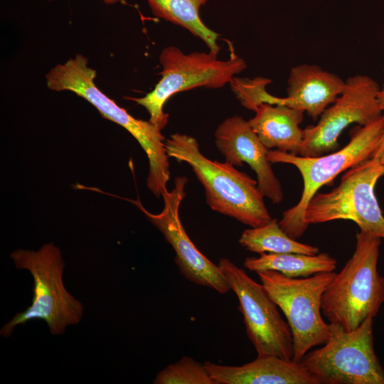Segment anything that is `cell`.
Segmentation results:
<instances>
[{
  "label": "cell",
  "instance_id": "6da1fadb",
  "mask_svg": "<svg viewBox=\"0 0 384 384\" xmlns=\"http://www.w3.org/2000/svg\"><path fill=\"white\" fill-rule=\"evenodd\" d=\"M165 145L169 157L192 168L213 210L250 228L262 226L272 219L257 181L226 161H213L205 156L194 137L175 133L166 139Z\"/></svg>",
  "mask_w": 384,
  "mask_h": 384
},
{
  "label": "cell",
  "instance_id": "7a4b0ae2",
  "mask_svg": "<svg viewBox=\"0 0 384 384\" xmlns=\"http://www.w3.org/2000/svg\"><path fill=\"white\" fill-rule=\"evenodd\" d=\"M96 71L87 65L81 54L57 65L46 75L47 86L55 91L70 90L85 98L100 113L127 129L145 151L149 163L146 186L157 198L167 188L170 179L165 137L149 121L138 119L104 94L95 83Z\"/></svg>",
  "mask_w": 384,
  "mask_h": 384
},
{
  "label": "cell",
  "instance_id": "3957f363",
  "mask_svg": "<svg viewBox=\"0 0 384 384\" xmlns=\"http://www.w3.org/2000/svg\"><path fill=\"white\" fill-rule=\"evenodd\" d=\"M356 248L321 299V313L347 331L374 318L384 302V277L378 271L381 238L360 230Z\"/></svg>",
  "mask_w": 384,
  "mask_h": 384
},
{
  "label": "cell",
  "instance_id": "277c9868",
  "mask_svg": "<svg viewBox=\"0 0 384 384\" xmlns=\"http://www.w3.org/2000/svg\"><path fill=\"white\" fill-rule=\"evenodd\" d=\"M10 256L17 269L30 272L33 295L31 305L1 327V336H11L16 326L31 320L44 321L54 336L62 334L68 326L80 322L83 306L64 286L65 262L58 247L50 242L37 251L18 249Z\"/></svg>",
  "mask_w": 384,
  "mask_h": 384
},
{
  "label": "cell",
  "instance_id": "5b68a950",
  "mask_svg": "<svg viewBox=\"0 0 384 384\" xmlns=\"http://www.w3.org/2000/svg\"><path fill=\"white\" fill-rule=\"evenodd\" d=\"M384 134V115L364 126L351 131L349 142L342 149L316 157L302 156L278 150H269L268 160L272 164L294 166L303 179V191L298 203L285 210L279 225L292 238L298 239L309 225L303 220L304 211L313 196L339 174L369 159Z\"/></svg>",
  "mask_w": 384,
  "mask_h": 384
},
{
  "label": "cell",
  "instance_id": "8992f818",
  "mask_svg": "<svg viewBox=\"0 0 384 384\" xmlns=\"http://www.w3.org/2000/svg\"><path fill=\"white\" fill-rule=\"evenodd\" d=\"M161 78L144 97H128L143 106L149 114V122L162 130L168 123L165 102L174 94L198 87L220 88L246 68L243 59L233 50L230 58L221 60L211 53H183L176 46L163 49L159 56Z\"/></svg>",
  "mask_w": 384,
  "mask_h": 384
},
{
  "label": "cell",
  "instance_id": "52a82bcc",
  "mask_svg": "<svg viewBox=\"0 0 384 384\" xmlns=\"http://www.w3.org/2000/svg\"><path fill=\"white\" fill-rule=\"evenodd\" d=\"M373 318L355 330L329 324L330 337L308 351L301 363L319 384H384V368L374 350Z\"/></svg>",
  "mask_w": 384,
  "mask_h": 384
},
{
  "label": "cell",
  "instance_id": "ba28073f",
  "mask_svg": "<svg viewBox=\"0 0 384 384\" xmlns=\"http://www.w3.org/2000/svg\"><path fill=\"white\" fill-rule=\"evenodd\" d=\"M256 273L287 319L293 338L292 361L299 363L311 348L330 337L329 324L322 317L321 299L336 273L320 272L304 278L288 277L274 270Z\"/></svg>",
  "mask_w": 384,
  "mask_h": 384
},
{
  "label": "cell",
  "instance_id": "9c48e42d",
  "mask_svg": "<svg viewBox=\"0 0 384 384\" xmlns=\"http://www.w3.org/2000/svg\"><path fill=\"white\" fill-rule=\"evenodd\" d=\"M384 166L369 159L346 170L339 184L326 193H316L304 211V222L323 223L348 220L360 230L384 239V215L375 194Z\"/></svg>",
  "mask_w": 384,
  "mask_h": 384
},
{
  "label": "cell",
  "instance_id": "30bf717a",
  "mask_svg": "<svg viewBox=\"0 0 384 384\" xmlns=\"http://www.w3.org/2000/svg\"><path fill=\"white\" fill-rule=\"evenodd\" d=\"M218 265L238 299L246 334L257 356H275L292 360L291 329L262 284L253 280L227 258H221Z\"/></svg>",
  "mask_w": 384,
  "mask_h": 384
},
{
  "label": "cell",
  "instance_id": "8fae6325",
  "mask_svg": "<svg viewBox=\"0 0 384 384\" xmlns=\"http://www.w3.org/2000/svg\"><path fill=\"white\" fill-rule=\"evenodd\" d=\"M379 91L377 82L368 75L347 78L341 94L323 112L318 123L304 129L299 155L316 157L334 151L339 136L349 125L364 126L380 116Z\"/></svg>",
  "mask_w": 384,
  "mask_h": 384
},
{
  "label": "cell",
  "instance_id": "7c38bea8",
  "mask_svg": "<svg viewBox=\"0 0 384 384\" xmlns=\"http://www.w3.org/2000/svg\"><path fill=\"white\" fill-rule=\"evenodd\" d=\"M187 178L177 176L174 188L162 194L164 208L154 214L137 200H129L137 206L148 220L159 230L175 252V262L181 274L188 281L225 294L230 288L218 265L208 259L196 247L187 235L180 218L179 209L186 196Z\"/></svg>",
  "mask_w": 384,
  "mask_h": 384
},
{
  "label": "cell",
  "instance_id": "4fadbf2b",
  "mask_svg": "<svg viewBox=\"0 0 384 384\" xmlns=\"http://www.w3.org/2000/svg\"><path fill=\"white\" fill-rule=\"evenodd\" d=\"M215 144L226 162L237 166L247 164L255 171L258 188L272 203L284 198L282 185L268 160L269 149L260 141L247 121L240 116L225 119L215 132Z\"/></svg>",
  "mask_w": 384,
  "mask_h": 384
},
{
  "label": "cell",
  "instance_id": "5bb4252c",
  "mask_svg": "<svg viewBox=\"0 0 384 384\" xmlns=\"http://www.w3.org/2000/svg\"><path fill=\"white\" fill-rule=\"evenodd\" d=\"M204 365L217 384H319L301 363L275 356H257L238 366Z\"/></svg>",
  "mask_w": 384,
  "mask_h": 384
},
{
  "label": "cell",
  "instance_id": "9a60e30c",
  "mask_svg": "<svg viewBox=\"0 0 384 384\" xmlns=\"http://www.w3.org/2000/svg\"><path fill=\"white\" fill-rule=\"evenodd\" d=\"M345 81L316 65L300 64L291 68L284 105L317 119L341 94Z\"/></svg>",
  "mask_w": 384,
  "mask_h": 384
},
{
  "label": "cell",
  "instance_id": "2e32d148",
  "mask_svg": "<svg viewBox=\"0 0 384 384\" xmlns=\"http://www.w3.org/2000/svg\"><path fill=\"white\" fill-rule=\"evenodd\" d=\"M248 122L260 141L268 149L299 155L304 129L299 127L304 112L284 105L263 103Z\"/></svg>",
  "mask_w": 384,
  "mask_h": 384
},
{
  "label": "cell",
  "instance_id": "e0dca14e",
  "mask_svg": "<svg viewBox=\"0 0 384 384\" xmlns=\"http://www.w3.org/2000/svg\"><path fill=\"white\" fill-rule=\"evenodd\" d=\"M336 260L326 252L316 255L301 253H265L258 257H247L243 266L255 272L274 270L292 278L307 277L320 272H334Z\"/></svg>",
  "mask_w": 384,
  "mask_h": 384
},
{
  "label": "cell",
  "instance_id": "ac0fdd59",
  "mask_svg": "<svg viewBox=\"0 0 384 384\" xmlns=\"http://www.w3.org/2000/svg\"><path fill=\"white\" fill-rule=\"evenodd\" d=\"M157 17L187 29L201 38L210 52L218 55L219 34L207 27L200 18L199 10L210 0H146Z\"/></svg>",
  "mask_w": 384,
  "mask_h": 384
},
{
  "label": "cell",
  "instance_id": "d6986e66",
  "mask_svg": "<svg viewBox=\"0 0 384 384\" xmlns=\"http://www.w3.org/2000/svg\"><path fill=\"white\" fill-rule=\"evenodd\" d=\"M239 243L247 250L260 255L301 253L313 255L319 252L317 247L299 242L289 237L275 218L262 226L245 230L240 235Z\"/></svg>",
  "mask_w": 384,
  "mask_h": 384
},
{
  "label": "cell",
  "instance_id": "ffe728a7",
  "mask_svg": "<svg viewBox=\"0 0 384 384\" xmlns=\"http://www.w3.org/2000/svg\"><path fill=\"white\" fill-rule=\"evenodd\" d=\"M154 384H217L204 363L183 356L161 370L153 380Z\"/></svg>",
  "mask_w": 384,
  "mask_h": 384
},
{
  "label": "cell",
  "instance_id": "44dd1931",
  "mask_svg": "<svg viewBox=\"0 0 384 384\" xmlns=\"http://www.w3.org/2000/svg\"><path fill=\"white\" fill-rule=\"evenodd\" d=\"M271 82L270 79L263 77L254 79L233 77L229 83L241 105L255 112L263 103L282 105V97L272 96L266 90V86Z\"/></svg>",
  "mask_w": 384,
  "mask_h": 384
},
{
  "label": "cell",
  "instance_id": "7402d4cb",
  "mask_svg": "<svg viewBox=\"0 0 384 384\" xmlns=\"http://www.w3.org/2000/svg\"><path fill=\"white\" fill-rule=\"evenodd\" d=\"M370 157L384 166V134Z\"/></svg>",
  "mask_w": 384,
  "mask_h": 384
},
{
  "label": "cell",
  "instance_id": "603a6c76",
  "mask_svg": "<svg viewBox=\"0 0 384 384\" xmlns=\"http://www.w3.org/2000/svg\"><path fill=\"white\" fill-rule=\"evenodd\" d=\"M378 101L381 110L384 111V85L382 88H380L378 94Z\"/></svg>",
  "mask_w": 384,
  "mask_h": 384
},
{
  "label": "cell",
  "instance_id": "cb8c5ba5",
  "mask_svg": "<svg viewBox=\"0 0 384 384\" xmlns=\"http://www.w3.org/2000/svg\"><path fill=\"white\" fill-rule=\"evenodd\" d=\"M105 3L108 4H113L119 2L120 0H103Z\"/></svg>",
  "mask_w": 384,
  "mask_h": 384
}]
</instances>
